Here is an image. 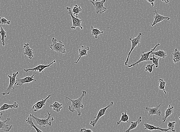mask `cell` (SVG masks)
<instances>
[{
	"label": "cell",
	"mask_w": 180,
	"mask_h": 132,
	"mask_svg": "<svg viewBox=\"0 0 180 132\" xmlns=\"http://www.w3.org/2000/svg\"><path fill=\"white\" fill-rule=\"evenodd\" d=\"M86 91H83L81 96L77 99L72 100L68 97H66V98L70 100L71 102V104L68 107L69 110L71 112H74L76 111L77 112L78 116H81L80 109H83L84 107L82 104V99L86 96Z\"/></svg>",
	"instance_id": "cell-1"
},
{
	"label": "cell",
	"mask_w": 180,
	"mask_h": 132,
	"mask_svg": "<svg viewBox=\"0 0 180 132\" xmlns=\"http://www.w3.org/2000/svg\"><path fill=\"white\" fill-rule=\"evenodd\" d=\"M145 32L144 33H140L138 34V36L136 37H131L129 39L130 41H131V49H130V52H129L128 56L126 58L125 62V65L127 66L128 63L129 62V58L130 55H131V53L132 52L133 49H135L137 46L140 47V44L141 43V39L142 36L144 35Z\"/></svg>",
	"instance_id": "cell-2"
},
{
	"label": "cell",
	"mask_w": 180,
	"mask_h": 132,
	"mask_svg": "<svg viewBox=\"0 0 180 132\" xmlns=\"http://www.w3.org/2000/svg\"><path fill=\"white\" fill-rule=\"evenodd\" d=\"M52 44L49 46L50 49L56 52L64 54L66 52L65 46L63 43L61 41L57 42V39L54 37L52 39Z\"/></svg>",
	"instance_id": "cell-3"
},
{
	"label": "cell",
	"mask_w": 180,
	"mask_h": 132,
	"mask_svg": "<svg viewBox=\"0 0 180 132\" xmlns=\"http://www.w3.org/2000/svg\"><path fill=\"white\" fill-rule=\"evenodd\" d=\"M160 45V44H159V43H158L153 49H151V50L150 51L148 52H143V54L140 55V59L137 61L135 62V63H133V64H131L130 65L128 66V68H131L132 67H135L136 66H137L138 65L139 63H141V62L148 61L149 60V56L150 54H151V53H152L154 51V50H155L157 47L159 46Z\"/></svg>",
	"instance_id": "cell-4"
},
{
	"label": "cell",
	"mask_w": 180,
	"mask_h": 132,
	"mask_svg": "<svg viewBox=\"0 0 180 132\" xmlns=\"http://www.w3.org/2000/svg\"><path fill=\"white\" fill-rule=\"evenodd\" d=\"M48 117L46 119H41L37 117H36L32 114H30V117L34 119L35 120L36 123L37 125H38L40 128H45L47 126H51L52 125V122L49 121V119H50L51 116V114L48 111Z\"/></svg>",
	"instance_id": "cell-5"
},
{
	"label": "cell",
	"mask_w": 180,
	"mask_h": 132,
	"mask_svg": "<svg viewBox=\"0 0 180 132\" xmlns=\"http://www.w3.org/2000/svg\"><path fill=\"white\" fill-rule=\"evenodd\" d=\"M105 0H102L100 1L94 0L90 1V3L93 5L95 9L96 13L102 14L106 11L107 8L104 6Z\"/></svg>",
	"instance_id": "cell-6"
},
{
	"label": "cell",
	"mask_w": 180,
	"mask_h": 132,
	"mask_svg": "<svg viewBox=\"0 0 180 132\" xmlns=\"http://www.w3.org/2000/svg\"><path fill=\"white\" fill-rule=\"evenodd\" d=\"M66 9L68 11V13H67V14L70 15L71 18H72V26L71 27V29L72 30H76L77 28H80V30H82L83 29V28L81 26L82 20L78 18L77 17H75V16H74V15L72 14V11H71V8L68 7H66Z\"/></svg>",
	"instance_id": "cell-7"
},
{
	"label": "cell",
	"mask_w": 180,
	"mask_h": 132,
	"mask_svg": "<svg viewBox=\"0 0 180 132\" xmlns=\"http://www.w3.org/2000/svg\"><path fill=\"white\" fill-rule=\"evenodd\" d=\"M19 74V72H16L15 73H13L12 74V76L8 75L7 77L9 78V83L8 87L7 88V89L5 90L4 92L2 93V95L3 96H5L6 95H9L11 93V90L14 89L15 88L14 87V86L15 85V83L16 81V76Z\"/></svg>",
	"instance_id": "cell-8"
},
{
	"label": "cell",
	"mask_w": 180,
	"mask_h": 132,
	"mask_svg": "<svg viewBox=\"0 0 180 132\" xmlns=\"http://www.w3.org/2000/svg\"><path fill=\"white\" fill-rule=\"evenodd\" d=\"M113 104H114V102H113V101H111L108 106L104 108H103L99 110L98 115L94 117L95 118V120H92V121L90 122V125L92 126L93 127H94L96 125L97 123H98V120H99V119L101 117H102V116H103V115H105L107 109L113 106Z\"/></svg>",
	"instance_id": "cell-9"
},
{
	"label": "cell",
	"mask_w": 180,
	"mask_h": 132,
	"mask_svg": "<svg viewBox=\"0 0 180 132\" xmlns=\"http://www.w3.org/2000/svg\"><path fill=\"white\" fill-rule=\"evenodd\" d=\"M56 61L55 60H54L53 62L50 63L48 65H44L43 64H39V65L37 66L34 68H27V69H24V71L25 73H27L29 71H34V72H38L39 73H42V72H43V70L45 69L46 68H49L52 65L54 64L55 63H56Z\"/></svg>",
	"instance_id": "cell-10"
},
{
	"label": "cell",
	"mask_w": 180,
	"mask_h": 132,
	"mask_svg": "<svg viewBox=\"0 0 180 132\" xmlns=\"http://www.w3.org/2000/svg\"><path fill=\"white\" fill-rule=\"evenodd\" d=\"M4 112L0 113V130L2 131L9 132L11 131L12 127V125H6V123L10 121L11 119L7 118L5 121H2V116H3Z\"/></svg>",
	"instance_id": "cell-11"
},
{
	"label": "cell",
	"mask_w": 180,
	"mask_h": 132,
	"mask_svg": "<svg viewBox=\"0 0 180 132\" xmlns=\"http://www.w3.org/2000/svg\"><path fill=\"white\" fill-rule=\"evenodd\" d=\"M153 12L155 13V15L153 16V18L154 19V20L153 23L151 24V26L152 27L155 26L158 23L162 22V21H164V20L169 21L171 19L170 17H166V16L159 14L158 13L157 9H156L155 11H153Z\"/></svg>",
	"instance_id": "cell-12"
},
{
	"label": "cell",
	"mask_w": 180,
	"mask_h": 132,
	"mask_svg": "<svg viewBox=\"0 0 180 132\" xmlns=\"http://www.w3.org/2000/svg\"><path fill=\"white\" fill-rule=\"evenodd\" d=\"M36 74V73H35L32 76H27L24 78L16 80V83L15 84V85L22 86L24 84L31 83L33 81L37 82V80L34 79V77L35 76Z\"/></svg>",
	"instance_id": "cell-13"
},
{
	"label": "cell",
	"mask_w": 180,
	"mask_h": 132,
	"mask_svg": "<svg viewBox=\"0 0 180 132\" xmlns=\"http://www.w3.org/2000/svg\"><path fill=\"white\" fill-rule=\"evenodd\" d=\"M22 49H24L23 53L24 56L27 57L29 59H32L34 57V49L30 48V44L28 43H24Z\"/></svg>",
	"instance_id": "cell-14"
},
{
	"label": "cell",
	"mask_w": 180,
	"mask_h": 132,
	"mask_svg": "<svg viewBox=\"0 0 180 132\" xmlns=\"http://www.w3.org/2000/svg\"><path fill=\"white\" fill-rule=\"evenodd\" d=\"M51 96H52V95H48L45 99H42L40 101H38L34 105H33L32 109L34 112L42 109V108L45 106L46 102L47 101V100L51 97Z\"/></svg>",
	"instance_id": "cell-15"
},
{
	"label": "cell",
	"mask_w": 180,
	"mask_h": 132,
	"mask_svg": "<svg viewBox=\"0 0 180 132\" xmlns=\"http://www.w3.org/2000/svg\"><path fill=\"white\" fill-rule=\"evenodd\" d=\"M161 104L157 105L156 107L153 108H151L149 107H146L145 108L146 110L148 112V116H149L151 115H156L157 116H160L161 114V112L160 110V107Z\"/></svg>",
	"instance_id": "cell-16"
},
{
	"label": "cell",
	"mask_w": 180,
	"mask_h": 132,
	"mask_svg": "<svg viewBox=\"0 0 180 132\" xmlns=\"http://www.w3.org/2000/svg\"><path fill=\"white\" fill-rule=\"evenodd\" d=\"M90 49L89 47L81 46L78 49L79 56L78 59L76 62H75V64H77L82 57L87 56V52Z\"/></svg>",
	"instance_id": "cell-17"
},
{
	"label": "cell",
	"mask_w": 180,
	"mask_h": 132,
	"mask_svg": "<svg viewBox=\"0 0 180 132\" xmlns=\"http://www.w3.org/2000/svg\"><path fill=\"white\" fill-rule=\"evenodd\" d=\"M144 128H145V129H148L149 131H153L154 130H158L161 131V132H168L169 131H171L170 129H162L161 128L159 127H156L154 126L150 125L147 124V123H145L144 124Z\"/></svg>",
	"instance_id": "cell-18"
},
{
	"label": "cell",
	"mask_w": 180,
	"mask_h": 132,
	"mask_svg": "<svg viewBox=\"0 0 180 132\" xmlns=\"http://www.w3.org/2000/svg\"><path fill=\"white\" fill-rule=\"evenodd\" d=\"M19 106L18 104H17L16 102H14L11 104H9L7 103L4 104L2 106L0 107V113L9 109L17 108L19 107Z\"/></svg>",
	"instance_id": "cell-19"
},
{
	"label": "cell",
	"mask_w": 180,
	"mask_h": 132,
	"mask_svg": "<svg viewBox=\"0 0 180 132\" xmlns=\"http://www.w3.org/2000/svg\"><path fill=\"white\" fill-rule=\"evenodd\" d=\"M142 121V117L141 116H139L138 119V120H136V121H130V123H131V125H130L128 129H126L124 132H130L131 130H133V129L136 128L138 125L140 123H141Z\"/></svg>",
	"instance_id": "cell-20"
},
{
	"label": "cell",
	"mask_w": 180,
	"mask_h": 132,
	"mask_svg": "<svg viewBox=\"0 0 180 132\" xmlns=\"http://www.w3.org/2000/svg\"><path fill=\"white\" fill-rule=\"evenodd\" d=\"M174 109V107L171 106L170 105L168 106V107L166 110L165 112L164 115H163V123L165 122L167 118L171 116L173 112V110Z\"/></svg>",
	"instance_id": "cell-21"
},
{
	"label": "cell",
	"mask_w": 180,
	"mask_h": 132,
	"mask_svg": "<svg viewBox=\"0 0 180 132\" xmlns=\"http://www.w3.org/2000/svg\"><path fill=\"white\" fill-rule=\"evenodd\" d=\"M90 28L91 30L92 35L94 36L95 39H99L98 36L104 33V31L99 30L98 28H94L93 26H90Z\"/></svg>",
	"instance_id": "cell-22"
},
{
	"label": "cell",
	"mask_w": 180,
	"mask_h": 132,
	"mask_svg": "<svg viewBox=\"0 0 180 132\" xmlns=\"http://www.w3.org/2000/svg\"><path fill=\"white\" fill-rule=\"evenodd\" d=\"M122 122L123 123H129V122H130L129 121V117L128 115L126 114V112L124 113H122L121 114L120 119L117 123V125L118 126Z\"/></svg>",
	"instance_id": "cell-23"
},
{
	"label": "cell",
	"mask_w": 180,
	"mask_h": 132,
	"mask_svg": "<svg viewBox=\"0 0 180 132\" xmlns=\"http://www.w3.org/2000/svg\"><path fill=\"white\" fill-rule=\"evenodd\" d=\"M173 56V61L174 63H176L180 61V52L176 48L174 51L172 53Z\"/></svg>",
	"instance_id": "cell-24"
},
{
	"label": "cell",
	"mask_w": 180,
	"mask_h": 132,
	"mask_svg": "<svg viewBox=\"0 0 180 132\" xmlns=\"http://www.w3.org/2000/svg\"><path fill=\"white\" fill-rule=\"evenodd\" d=\"M62 104L57 101H55L52 104L50 105V107L52 108L53 110H55L57 112H60L61 109L62 108Z\"/></svg>",
	"instance_id": "cell-25"
},
{
	"label": "cell",
	"mask_w": 180,
	"mask_h": 132,
	"mask_svg": "<svg viewBox=\"0 0 180 132\" xmlns=\"http://www.w3.org/2000/svg\"><path fill=\"white\" fill-rule=\"evenodd\" d=\"M151 54L164 59L167 56L166 52H164L163 49H159L156 52H153Z\"/></svg>",
	"instance_id": "cell-26"
},
{
	"label": "cell",
	"mask_w": 180,
	"mask_h": 132,
	"mask_svg": "<svg viewBox=\"0 0 180 132\" xmlns=\"http://www.w3.org/2000/svg\"><path fill=\"white\" fill-rule=\"evenodd\" d=\"M26 122L28 124H29V125H30L31 127H32L34 128L36 131V132H43L41 130H40V129H38L37 127L35 125L33 122V121L32 120V118L31 117H29L27 118V119L25 120Z\"/></svg>",
	"instance_id": "cell-27"
},
{
	"label": "cell",
	"mask_w": 180,
	"mask_h": 132,
	"mask_svg": "<svg viewBox=\"0 0 180 132\" xmlns=\"http://www.w3.org/2000/svg\"><path fill=\"white\" fill-rule=\"evenodd\" d=\"M72 13L76 15V17H77L79 14L82 11L81 7L77 5H75L71 9Z\"/></svg>",
	"instance_id": "cell-28"
},
{
	"label": "cell",
	"mask_w": 180,
	"mask_h": 132,
	"mask_svg": "<svg viewBox=\"0 0 180 132\" xmlns=\"http://www.w3.org/2000/svg\"><path fill=\"white\" fill-rule=\"evenodd\" d=\"M0 35H1V41H2V45L3 46H5V39L7 37V32L3 28V27H1V28H0Z\"/></svg>",
	"instance_id": "cell-29"
},
{
	"label": "cell",
	"mask_w": 180,
	"mask_h": 132,
	"mask_svg": "<svg viewBox=\"0 0 180 132\" xmlns=\"http://www.w3.org/2000/svg\"><path fill=\"white\" fill-rule=\"evenodd\" d=\"M158 81L159 82V89L163 91L165 94H166L167 92L165 90L166 82H164L163 79H161V78H159Z\"/></svg>",
	"instance_id": "cell-30"
},
{
	"label": "cell",
	"mask_w": 180,
	"mask_h": 132,
	"mask_svg": "<svg viewBox=\"0 0 180 132\" xmlns=\"http://www.w3.org/2000/svg\"><path fill=\"white\" fill-rule=\"evenodd\" d=\"M159 58H156L155 56L153 54V56L149 58V60L151 61L153 64L155 65V68H158L159 67Z\"/></svg>",
	"instance_id": "cell-31"
},
{
	"label": "cell",
	"mask_w": 180,
	"mask_h": 132,
	"mask_svg": "<svg viewBox=\"0 0 180 132\" xmlns=\"http://www.w3.org/2000/svg\"><path fill=\"white\" fill-rule=\"evenodd\" d=\"M11 23V21H9L5 18L3 17H0V25H10Z\"/></svg>",
	"instance_id": "cell-32"
},
{
	"label": "cell",
	"mask_w": 180,
	"mask_h": 132,
	"mask_svg": "<svg viewBox=\"0 0 180 132\" xmlns=\"http://www.w3.org/2000/svg\"><path fill=\"white\" fill-rule=\"evenodd\" d=\"M176 124L175 121H168V128L170 129L172 132H175L176 130H175V125Z\"/></svg>",
	"instance_id": "cell-33"
},
{
	"label": "cell",
	"mask_w": 180,
	"mask_h": 132,
	"mask_svg": "<svg viewBox=\"0 0 180 132\" xmlns=\"http://www.w3.org/2000/svg\"><path fill=\"white\" fill-rule=\"evenodd\" d=\"M154 64H148L145 67V71H148L150 73H151L153 71V67L154 66Z\"/></svg>",
	"instance_id": "cell-34"
},
{
	"label": "cell",
	"mask_w": 180,
	"mask_h": 132,
	"mask_svg": "<svg viewBox=\"0 0 180 132\" xmlns=\"http://www.w3.org/2000/svg\"><path fill=\"white\" fill-rule=\"evenodd\" d=\"M80 132H93V131L90 129H87L83 128L80 129Z\"/></svg>",
	"instance_id": "cell-35"
},
{
	"label": "cell",
	"mask_w": 180,
	"mask_h": 132,
	"mask_svg": "<svg viewBox=\"0 0 180 132\" xmlns=\"http://www.w3.org/2000/svg\"><path fill=\"white\" fill-rule=\"evenodd\" d=\"M147 2H148L149 3L151 4V5L152 6V7L153 8L154 7V2H155V1H154H154H149V0H147Z\"/></svg>",
	"instance_id": "cell-36"
},
{
	"label": "cell",
	"mask_w": 180,
	"mask_h": 132,
	"mask_svg": "<svg viewBox=\"0 0 180 132\" xmlns=\"http://www.w3.org/2000/svg\"><path fill=\"white\" fill-rule=\"evenodd\" d=\"M162 2H164V3L166 4L168 3L169 2V1H162Z\"/></svg>",
	"instance_id": "cell-37"
},
{
	"label": "cell",
	"mask_w": 180,
	"mask_h": 132,
	"mask_svg": "<svg viewBox=\"0 0 180 132\" xmlns=\"http://www.w3.org/2000/svg\"><path fill=\"white\" fill-rule=\"evenodd\" d=\"M179 120H180V116H179Z\"/></svg>",
	"instance_id": "cell-38"
}]
</instances>
